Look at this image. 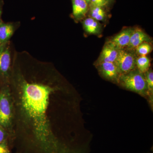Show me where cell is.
Segmentation results:
<instances>
[{"label":"cell","mask_w":153,"mask_h":153,"mask_svg":"<svg viewBox=\"0 0 153 153\" xmlns=\"http://www.w3.org/2000/svg\"><path fill=\"white\" fill-rule=\"evenodd\" d=\"M9 84L17 95V106L29 130L23 137L28 153H88L62 140L52 131L47 115L49 97L60 89L53 79L28 77L18 65L12 64Z\"/></svg>","instance_id":"1"},{"label":"cell","mask_w":153,"mask_h":153,"mask_svg":"<svg viewBox=\"0 0 153 153\" xmlns=\"http://www.w3.org/2000/svg\"><path fill=\"white\" fill-rule=\"evenodd\" d=\"M12 95L9 83H0V126L13 137L10 130L13 119V101Z\"/></svg>","instance_id":"2"},{"label":"cell","mask_w":153,"mask_h":153,"mask_svg":"<svg viewBox=\"0 0 153 153\" xmlns=\"http://www.w3.org/2000/svg\"><path fill=\"white\" fill-rule=\"evenodd\" d=\"M118 84L125 89L148 98L149 93L144 74L140 72L137 68L127 74L121 75Z\"/></svg>","instance_id":"3"},{"label":"cell","mask_w":153,"mask_h":153,"mask_svg":"<svg viewBox=\"0 0 153 153\" xmlns=\"http://www.w3.org/2000/svg\"><path fill=\"white\" fill-rule=\"evenodd\" d=\"M12 65L10 41L0 46V83H9Z\"/></svg>","instance_id":"4"},{"label":"cell","mask_w":153,"mask_h":153,"mask_svg":"<svg viewBox=\"0 0 153 153\" xmlns=\"http://www.w3.org/2000/svg\"><path fill=\"white\" fill-rule=\"evenodd\" d=\"M136 57L131 50L120 49L114 62L120 76L137 68Z\"/></svg>","instance_id":"5"},{"label":"cell","mask_w":153,"mask_h":153,"mask_svg":"<svg viewBox=\"0 0 153 153\" xmlns=\"http://www.w3.org/2000/svg\"><path fill=\"white\" fill-rule=\"evenodd\" d=\"M95 66L103 78L118 84L120 75L114 63L102 62Z\"/></svg>","instance_id":"6"},{"label":"cell","mask_w":153,"mask_h":153,"mask_svg":"<svg viewBox=\"0 0 153 153\" xmlns=\"http://www.w3.org/2000/svg\"><path fill=\"white\" fill-rule=\"evenodd\" d=\"M19 22H4L0 23V46L10 41L12 36L20 26Z\"/></svg>","instance_id":"7"},{"label":"cell","mask_w":153,"mask_h":153,"mask_svg":"<svg viewBox=\"0 0 153 153\" xmlns=\"http://www.w3.org/2000/svg\"><path fill=\"white\" fill-rule=\"evenodd\" d=\"M134 29L126 28L107 42L119 50L125 49L128 45Z\"/></svg>","instance_id":"8"},{"label":"cell","mask_w":153,"mask_h":153,"mask_svg":"<svg viewBox=\"0 0 153 153\" xmlns=\"http://www.w3.org/2000/svg\"><path fill=\"white\" fill-rule=\"evenodd\" d=\"M152 41L150 37L142 30L139 28L134 29L126 49L132 51L136 49L140 44L144 42L150 43Z\"/></svg>","instance_id":"9"},{"label":"cell","mask_w":153,"mask_h":153,"mask_svg":"<svg viewBox=\"0 0 153 153\" xmlns=\"http://www.w3.org/2000/svg\"><path fill=\"white\" fill-rule=\"evenodd\" d=\"M72 6L71 17L75 22L83 19L89 10V5L84 0H71Z\"/></svg>","instance_id":"10"},{"label":"cell","mask_w":153,"mask_h":153,"mask_svg":"<svg viewBox=\"0 0 153 153\" xmlns=\"http://www.w3.org/2000/svg\"><path fill=\"white\" fill-rule=\"evenodd\" d=\"M119 50L106 42V44H105L98 60H97L94 65L102 62L114 63L117 58Z\"/></svg>","instance_id":"11"},{"label":"cell","mask_w":153,"mask_h":153,"mask_svg":"<svg viewBox=\"0 0 153 153\" xmlns=\"http://www.w3.org/2000/svg\"><path fill=\"white\" fill-rule=\"evenodd\" d=\"M83 29L89 34L98 35L101 31V26L98 21L91 17L85 18L82 22Z\"/></svg>","instance_id":"12"},{"label":"cell","mask_w":153,"mask_h":153,"mask_svg":"<svg viewBox=\"0 0 153 153\" xmlns=\"http://www.w3.org/2000/svg\"><path fill=\"white\" fill-rule=\"evenodd\" d=\"M90 17L96 21H104L106 18V13L104 8L97 6L89 7L88 12Z\"/></svg>","instance_id":"13"},{"label":"cell","mask_w":153,"mask_h":153,"mask_svg":"<svg viewBox=\"0 0 153 153\" xmlns=\"http://www.w3.org/2000/svg\"><path fill=\"white\" fill-rule=\"evenodd\" d=\"M136 64L137 69L140 72L144 74L150 68V60L146 56L142 55L137 57Z\"/></svg>","instance_id":"14"},{"label":"cell","mask_w":153,"mask_h":153,"mask_svg":"<svg viewBox=\"0 0 153 153\" xmlns=\"http://www.w3.org/2000/svg\"><path fill=\"white\" fill-rule=\"evenodd\" d=\"M146 82L148 89V98L150 103L153 102V72L152 70L149 68L144 74Z\"/></svg>","instance_id":"15"},{"label":"cell","mask_w":153,"mask_h":153,"mask_svg":"<svg viewBox=\"0 0 153 153\" xmlns=\"http://www.w3.org/2000/svg\"><path fill=\"white\" fill-rule=\"evenodd\" d=\"M135 49L137 54L140 56H146L152 52V47L150 43L144 42L140 44Z\"/></svg>","instance_id":"16"},{"label":"cell","mask_w":153,"mask_h":153,"mask_svg":"<svg viewBox=\"0 0 153 153\" xmlns=\"http://www.w3.org/2000/svg\"><path fill=\"white\" fill-rule=\"evenodd\" d=\"M13 137L8 132L2 127L0 126V143L6 140H8L10 142L13 141Z\"/></svg>","instance_id":"17"},{"label":"cell","mask_w":153,"mask_h":153,"mask_svg":"<svg viewBox=\"0 0 153 153\" xmlns=\"http://www.w3.org/2000/svg\"><path fill=\"white\" fill-rule=\"evenodd\" d=\"M10 142L8 140L0 143V153H12L10 149Z\"/></svg>","instance_id":"18"},{"label":"cell","mask_w":153,"mask_h":153,"mask_svg":"<svg viewBox=\"0 0 153 153\" xmlns=\"http://www.w3.org/2000/svg\"><path fill=\"white\" fill-rule=\"evenodd\" d=\"M109 3L107 0H91V2L89 7L91 6H97L101 7L104 8L107 6Z\"/></svg>","instance_id":"19"},{"label":"cell","mask_w":153,"mask_h":153,"mask_svg":"<svg viewBox=\"0 0 153 153\" xmlns=\"http://www.w3.org/2000/svg\"><path fill=\"white\" fill-rule=\"evenodd\" d=\"M4 1L3 0H0V23L2 22V15L3 7H4Z\"/></svg>","instance_id":"20"},{"label":"cell","mask_w":153,"mask_h":153,"mask_svg":"<svg viewBox=\"0 0 153 153\" xmlns=\"http://www.w3.org/2000/svg\"><path fill=\"white\" fill-rule=\"evenodd\" d=\"M84 1H85L88 5H89V4H90L91 2V0H84Z\"/></svg>","instance_id":"21"},{"label":"cell","mask_w":153,"mask_h":153,"mask_svg":"<svg viewBox=\"0 0 153 153\" xmlns=\"http://www.w3.org/2000/svg\"><path fill=\"white\" fill-rule=\"evenodd\" d=\"M112 1H113V0H107V1L109 3Z\"/></svg>","instance_id":"22"},{"label":"cell","mask_w":153,"mask_h":153,"mask_svg":"<svg viewBox=\"0 0 153 153\" xmlns=\"http://www.w3.org/2000/svg\"></svg>","instance_id":"23"}]
</instances>
